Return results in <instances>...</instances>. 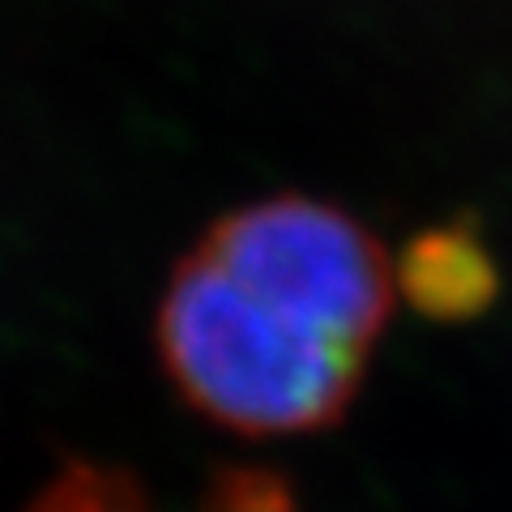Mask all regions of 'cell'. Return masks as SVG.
Segmentation results:
<instances>
[{"instance_id": "1", "label": "cell", "mask_w": 512, "mask_h": 512, "mask_svg": "<svg viewBox=\"0 0 512 512\" xmlns=\"http://www.w3.org/2000/svg\"><path fill=\"white\" fill-rule=\"evenodd\" d=\"M380 239L308 197L235 210L175 269L163 355L197 410L248 436L342 419L393 316Z\"/></svg>"}, {"instance_id": "2", "label": "cell", "mask_w": 512, "mask_h": 512, "mask_svg": "<svg viewBox=\"0 0 512 512\" xmlns=\"http://www.w3.org/2000/svg\"><path fill=\"white\" fill-rule=\"evenodd\" d=\"M393 274L410 308L431 320H470L487 312L500 291V269L487 244L474 227H461V222L414 235Z\"/></svg>"}, {"instance_id": "3", "label": "cell", "mask_w": 512, "mask_h": 512, "mask_svg": "<svg viewBox=\"0 0 512 512\" xmlns=\"http://www.w3.org/2000/svg\"><path fill=\"white\" fill-rule=\"evenodd\" d=\"M35 512H171V508L150 500L133 478L107 470H73L43 495ZM180 512H299V508L278 474L239 470L218 478L197 504Z\"/></svg>"}]
</instances>
